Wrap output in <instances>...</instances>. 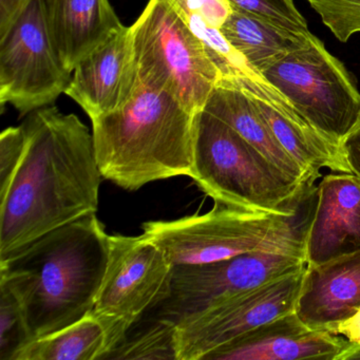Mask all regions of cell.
Instances as JSON below:
<instances>
[{"label": "cell", "mask_w": 360, "mask_h": 360, "mask_svg": "<svg viewBox=\"0 0 360 360\" xmlns=\"http://www.w3.org/2000/svg\"><path fill=\"white\" fill-rule=\"evenodd\" d=\"M229 79L250 96L278 142L300 166L309 182H315L322 168L351 174L340 149L320 136L262 75L250 71L239 79Z\"/></svg>", "instance_id": "cell-12"}, {"label": "cell", "mask_w": 360, "mask_h": 360, "mask_svg": "<svg viewBox=\"0 0 360 360\" xmlns=\"http://www.w3.org/2000/svg\"><path fill=\"white\" fill-rule=\"evenodd\" d=\"M24 125L9 127L0 136V197L6 195L13 182L26 150Z\"/></svg>", "instance_id": "cell-25"}, {"label": "cell", "mask_w": 360, "mask_h": 360, "mask_svg": "<svg viewBox=\"0 0 360 360\" xmlns=\"http://www.w3.org/2000/svg\"><path fill=\"white\" fill-rule=\"evenodd\" d=\"M316 205L317 187L307 184L281 226L256 250L206 264L174 266L158 320L176 326L229 297L307 266L305 244Z\"/></svg>", "instance_id": "cell-4"}, {"label": "cell", "mask_w": 360, "mask_h": 360, "mask_svg": "<svg viewBox=\"0 0 360 360\" xmlns=\"http://www.w3.org/2000/svg\"><path fill=\"white\" fill-rule=\"evenodd\" d=\"M142 83L165 90L187 110H203L221 79L203 43L166 0H149L130 26Z\"/></svg>", "instance_id": "cell-6"}, {"label": "cell", "mask_w": 360, "mask_h": 360, "mask_svg": "<svg viewBox=\"0 0 360 360\" xmlns=\"http://www.w3.org/2000/svg\"><path fill=\"white\" fill-rule=\"evenodd\" d=\"M360 250V176L328 174L317 186V205L307 236V264Z\"/></svg>", "instance_id": "cell-15"}, {"label": "cell", "mask_w": 360, "mask_h": 360, "mask_svg": "<svg viewBox=\"0 0 360 360\" xmlns=\"http://www.w3.org/2000/svg\"><path fill=\"white\" fill-rule=\"evenodd\" d=\"M30 3L31 0H0V37L8 32Z\"/></svg>", "instance_id": "cell-28"}, {"label": "cell", "mask_w": 360, "mask_h": 360, "mask_svg": "<svg viewBox=\"0 0 360 360\" xmlns=\"http://www.w3.org/2000/svg\"><path fill=\"white\" fill-rule=\"evenodd\" d=\"M341 43L360 33V0H307Z\"/></svg>", "instance_id": "cell-24"}, {"label": "cell", "mask_w": 360, "mask_h": 360, "mask_svg": "<svg viewBox=\"0 0 360 360\" xmlns=\"http://www.w3.org/2000/svg\"><path fill=\"white\" fill-rule=\"evenodd\" d=\"M123 340L112 320L91 311L53 334L31 341L14 360L109 359Z\"/></svg>", "instance_id": "cell-19"}, {"label": "cell", "mask_w": 360, "mask_h": 360, "mask_svg": "<svg viewBox=\"0 0 360 360\" xmlns=\"http://www.w3.org/2000/svg\"><path fill=\"white\" fill-rule=\"evenodd\" d=\"M305 267L229 297L179 322L174 333L176 360L205 359L233 339L295 311Z\"/></svg>", "instance_id": "cell-10"}, {"label": "cell", "mask_w": 360, "mask_h": 360, "mask_svg": "<svg viewBox=\"0 0 360 360\" xmlns=\"http://www.w3.org/2000/svg\"><path fill=\"white\" fill-rule=\"evenodd\" d=\"M136 86L134 35L130 27H124L77 65L65 94L92 121L127 104Z\"/></svg>", "instance_id": "cell-13"}, {"label": "cell", "mask_w": 360, "mask_h": 360, "mask_svg": "<svg viewBox=\"0 0 360 360\" xmlns=\"http://www.w3.org/2000/svg\"><path fill=\"white\" fill-rule=\"evenodd\" d=\"M31 341L20 302L0 283V360H14Z\"/></svg>", "instance_id": "cell-22"}, {"label": "cell", "mask_w": 360, "mask_h": 360, "mask_svg": "<svg viewBox=\"0 0 360 360\" xmlns=\"http://www.w3.org/2000/svg\"><path fill=\"white\" fill-rule=\"evenodd\" d=\"M341 153L351 174L360 176V117L341 144Z\"/></svg>", "instance_id": "cell-27"}, {"label": "cell", "mask_w": 360, "mask_h": 360, "mask_svg": "<svg viewBox=\"0 0 360 360\" xmlns=\"http://www.w3.org/2000/svg\"><path fill=\"white\" fill-rule=\"evenodd\" d=\"M195 119L165 90L142 83L119 110L92 120L103 178L126 191L193 174Z\"/></svg>", "instance_id": "cell-3"}, {"label": "cell", "mask_w": 360, "mask_h": 360, "mask_svg": "<svg viewBox=\"0 0 360 360\" xmlns=\"http://www.w3.org/2000/svg\"><path fill=\"white\" fill-rule=\"evenodd\" d=\"M261 75L320 136L341 150L360 117V92L345 65L317 37H307Z\"/></svg>", "instance_id": "cell-7"}, {"label": "cell", "mask_w": 360, "mask_h": 360, "mask_svg": "<svg viewBox=\"0 0 360 360\" xmlns=\"http://www.w3.org/2000/svg\"><path fill=\"white\" fill-rule=\"evenodd\" d=\"M191 179L217 203L276 214H290L307 185L205 110L195 119Z\"/></svg>", "instance_id": "cell-5"}, {"label": "cell", "mask_w": 360, "mask_h": 360, "mask_svg": "<svg viewBox=\"0 0 360 360\" xmlns=\"http://www.w3.org/2000/svg\"><path fill=\"white\" fill-rule=\"evenodd\" d=\"M233 9L264 18L282 30L299 37L311 34L307 20L295 6L294 0H229Z\"/></svg>", "instance_id": "cell-23"}, {"label": "cell", "mask_w": 360, "mask_h": 360, "mask_svg": "<svg viewBox=\"0 0 360 360\" xmlns=\"http://www.w3.org/2000/svg\"><path fill=\"white\" fill-rule=\"evenodd\" d=\"M48 26L66 68L124 28L109 0H46Z\"/></svg>", "instance_id": "cell-17"}, {"label": "cell", "mask_w": 360, "mask_h": 360, "mask_svg": "<svg viewBox=\"0 0 360 360\" xmlns=\"http://www.w3.org/2000/svg\"><path fill=\"white\" fill-rule=\"evenodd\" d=\"M354 351L345 337L307 326L292 311L233 339L207 360H347Z\"/></svg>", "instance_id": "cell-14"}, {"label": "cell", "mask_w": 360, "mask_h": 360, "mask_svg": "<svg viewBox=\"0 0 360 360\" xmlns=\"http://www.w3.org/2000/svg\"><path fill=\"white\" fill-rule=\"evenodd\" d=\"M176 326L157 320L148 330L131 339H125L109 359H174Z\"/></svg>", "instance_id": "cell-21"}, {"label": "cell", "mask_w": 360, "mask_h": 360, "mask_svg": "<svg viewBox=\"0 0 360 360\" xmlns=\"http://www.w3.org/2000/svg\"><path fill=\"white\" fill-rule=\"evenodd\" d=\"M174 265L144 235L109 236L104 279L92 313L134 326L169 295Z\"/></svg>", "instance_id": "cell-11"}, {"label": "cell", "mask_w": 360, "mask_h": 360, "mask_svg": "<svg viewBox=\"0 0 360 360\" xmlns=\"http://www.w3.org/2000/svg\"><path fill=\"white\" fill-rule=\"evenodd\" d=\"M22 125L24 158L0 197V260L98 210L103 176L89 128L56 106L33 111Z\"/></svg>", "instance_id": "cell-1"}, {"label": "cell", "mask_w": 360, "mask_h": 360, "mask_svg": "<svg viewBox=\"0 0 360 360\" xmlns=\"http://www.w3.org/2000/svg\"><path fill=\"white\" fill-rule=\"evenodd\" d=\"M172 9L195 14L210 26L221 29L233 12L229 0H166Z\"/></svg>", "instance_id": "cell-26"}, {"label": "cell", "mask_w": 360, "mask_h": 360, "mask_svg": "<svg viewBox=\"0 0 360 360\" xmlns=\"http://www.w3.org/2000/svg\"><path fill=\"white\" fill-rule=\"evenodd\" d=\"M335 333L345 337L349 341V343L353 345L354 351L360 349V309L349 319L341 322Z\"/></svg>", "instance_id": "cell-29"}, {"label": "cell", "mask_w": 360, "mask_h": 360, "mask_svg": "<svg viewBox=\"0 0 360 360\" xmlns=\"http://www.w3.org/2000/svg\"><path fill=\"white\" fill-rule=\"evenodd\" d=\"M72 72L54 45L46 0H31L0 37V104L12 105L20 117L51 106L66 92Z\"/></svg>", "instance_id": "cell-8"}, {"label": "cell", "mask_w": 360, "mask_h": 360, "mask_svg": "<svg viewBox=\"0 0 360 360\" xmlns=\"http://www.w3.org/2000/svg\"><path fill=\"white\" fill-rule=\"evenodd\" d=\"M203 110L233 128L282 172L302 184H314L278 142L250 96L233 81L220 79Z\"/></svg>", "instance_id": "cell-18"}, {"label": "cell", "mask_w": 360, "mask_h": 360, "mask_svg": "<svg viewBox=\"0 0 360 360\" xmlns=\"http://www.w3.org/2000/svg\"><path fill=\"white\" fill-rule=\"evenodd\" d=\"M220 30L248 66L259 75L313 34H292L264 18L238 9L233 10Z\"/></svg>", "instance_id": "cell-20"}, {"label": "cell", "mask_w": 360, "mask_h": 360, "mask_svg": "<svg viewBox=\"0 0 360 360\" xmlns=\"http://www.w3.org/2000/svg\"><path fill=\"white\" fill-rule=\"evenodd\" d=\"M347 360H360V349H356L347 356Z\"/></svg>", "instance_id": "cell-30"}, {"label": "cell", "mask_w": 360, "mask_h": 360, "mask_svg": "<svg viewBox=\"0 0 360 360\" xmlns=\"http://www.w3.org/2000/svg\"><path fill=\"white\" fill-rule=\"evenodd\" d=\"M359 309L360 250L307 264L295 311L307 326L335 333Z\"/></svg>", "instance_id": "cell-16"}, {"label": "cell", "mask_w": 360, "mask_h": 360, "mask_svg": "<svg viewBox=\"0 0 360 360\" xmlns=\"http://www.w3.org/2000/svg\"><path fill=\"white\" fill-rule=\"evenodd\" d=\"M290 214H276L214 202V207L204 214L145 222L143 235L163 250L174 266L206 264L256 250Z\"/></svg>", "instance_id": "cell-9"}, {"label": "cell", "mask_w": 360, "mask_h": 360, "mask_svg": "<svg viewBox=\"0 0 360 360\" xmlns=\"http://www.w3.org/2000/svg\"><path fill=\"white\" fill-rule=\"evenodd\" d=\"M108 255L109 235L91 214L0 260V283L20 302L32 341L94 311Z\"/></svg>", "instance_id": "cell-2"}]
</instances>
